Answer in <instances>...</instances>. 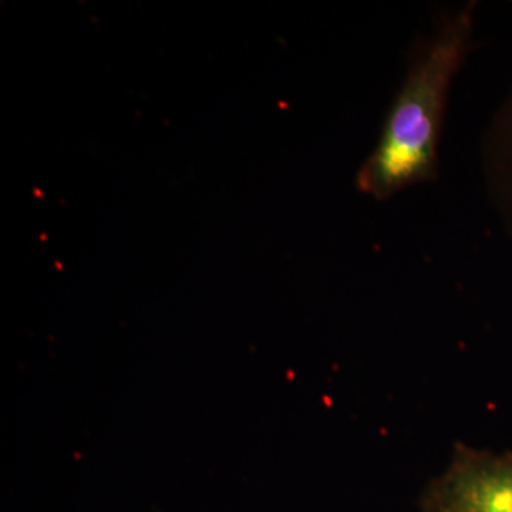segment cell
Here are the masks:
<instances>
[{"label":"cell","instance_id":"obj_2","mask_svg":"<svg viewBox=\"0 0 512 512\" xmlns=\"http://www.w3.org/2000/svg\"><path fill=\"white\" fill-rule=\"evenodd\" d=\"M424 512H512V456L458 444L443 476L423 497Z\"/></svg>","mask_w":512,"mask_h":512},{"label":"cell","instance_id":"obj_1","mask_svg":"<svg viewBox=\"0 0 512 512\" xmlns=\"http://www.w3.org/2000/svg\"><path fill=\"white\" fill-rule=\"evenodd\" d=\"M476 2L441 18L410 50L406 76L384 117L375 148L360 165L356 188L387 201L439 178L440 141L451 86L473 49Z\"/></svg>","mask_w":512,"mask_h":512},{"label":"cell","instance_id":"obj_3","mask_svg":"<svg viewBox=\"0 0 512 512\" xmlns=\"http://www.w3.org/2000/svg\"><path fill=\"white\" fill-rule=\"evenodd\" d=\"M483 157L491 201L512 234V93L488 127Z\"/></svg>","mask_w":512,"mask_h":512}]
</instances>
